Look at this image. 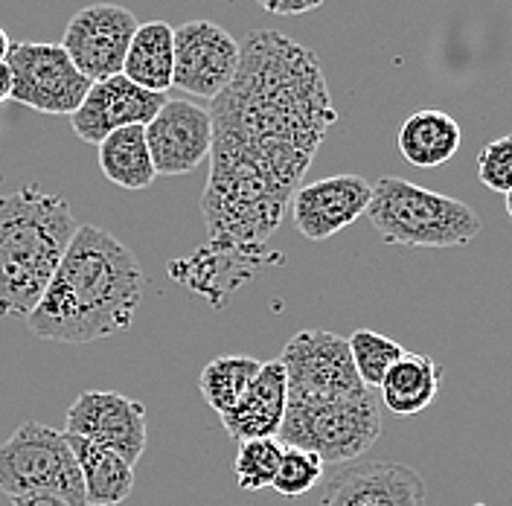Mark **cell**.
I'll use <instances>...</instances> for the list:
<instances>
[{
    "label": "cell",
    "mask_w": 512,
    "mask_h": 506,
    "mask_svg": "<svg viewBox=\"0 0 512 506\" xmlns=\"http://www.w3.org/2000/svg\"><path fill=\"white\" fill-rule=\"evenodd\" d=\"M166 99V94H152L134 85L123 73H117L91 85L85 102L70 117V126L82 143L99 146L108 134L120 128L149 126Z\"/></svg>",
    "instance_id": "15"
},
{
    "label": "cell",
    "mask_w": 512,
    "mask_h": 506,
    "mask_svg": "<svg viewBox=\"0 0 512 506\" xmlns=\"http://www.w3.org/2000/svg\"><path fill=\"white\" fill-rule=\"evenodd\" d=\"M460 143H463V131L457 120L437 108L416 111L399 128V152L416 169L443 166L457 155Z\"/></svg>",
    "instance_id": "18"
},
{
    "label": "cell",
    "mask_w": 512,
    "mask_h": 506,
    "mask_svg": "<svg viewBox=\"0 0 512 506\" xmlns=\"http://www.w3.org/2000/svg\"><path fill=\"white\" fill-rule=\"evenodd\" d=\"M259 367H262V361H256L251 355H219L201 370L198 390H201L204 402L222 416L245 396Z\"/></svg>",
    "instance_id": "22"
},
{
    "label": "cell",
    "mask_w": 512,
    "mask_h": 506,
    "mask_svg": "<svg viewBox=\"0 0 512 506\" xmlns=\"http://www.w3.org/2000/svg\"><path fill=\"white\" fill-rule=\"evenodd\" d=\"M143 294L146 274L140 259L108 230L79 224L24 323L38 341L94 344L131 329Z\"/></svg>",
    "instance_id": "2"
},
{
    "label": "cell",
    "mask_w": 512,
    "mask_h": 506,
    "mask_svg": "<svg viewBox=\"0 0 512 506\" xmlns=\"http://www.w3.org/2000/svg\"><path fill=\"white\" fill-rule=\"evenodd\" d=\"M259 9H265L268 15H283V18H294V15H306L312 9H320L323 0H256Z\"/></svg>",
    "instance_id": "27"
},
{
    "label": "cell",
    "mask_w": 512,
    "mask_h": 506,
    "mask_svg": "<svg viewBox=\"0 0 512 506\" xmlns=\"http://www.w3.org/2000/svg\"><path fill=\"white\" fill-rule=\"evenodd\" d=\"M446 367L437 364L431 355L405 352L379 384V399L396 416H414L434 405L440 396V379Z\"/></svg>",
    "instance_id": "17"
},
{
    "label": "cell",
    "mask_w": 512,
    "mask_h": 506,
    "mask_svg": "<svg viewBox=\"0 0 512 506\" xmlns=\"http://www.w3.org/2000/svg\"><path fill=\"white\" fill-rule=\"evenodd\" d=\"M0 492L6 498L56 495L70 506H88L85 483L67 434L27 419L0 443Z\"/></svg>",
    "instance_id": "6"
},
{
    "label": "cell",
    "mask_w": 512,
    "mask_h": 506,
    "mask_svg": "<svg viewBox=\"0 0 512 506\" xmlns=\"http://www.w3.org/2000/svg\"><path fill=\"white\" fill-rule=\"evenodd\" d=\"M99 169L120 190H149L158 178L146 146V126H128L108 134L99 146Z\"/></svg>",
    "instance_id": "21"
},
{
    "label": "cell",
    "mask_w": 512,
    "mask_h": 506,
    "mask_svg": "<svg viewBox=\"0 0 512 506\" xmlns=\"http://www.w3.org/2000/svg\"><path fill=\"white\" fill-rule=\"evenodd\" d=\"M379 402L376 390L350 399H288L277 440L312 451L332 466L355 463L382 437Z\"/></svg>",
    "instance_id": "5"
},
{
    "label": "cell",
    "mask_w": 512,
    "mask_h": 506,
    "mask_svg": "<svg viewBox=\"0 0 512 506\" xmlns=\"http://www.w3.org/2000/svg\"><path fill=\"white\" fill-rule=\"evenodd\" d=\"M283 457V443L277 437L271 440H248L239 443L236 460H233V475H236V486L245 492H259L268 489L274 483L277 466Z\"/></svg>",
    "instance_id": "24"
},
{
    "label": "cell",
    "mask_w": 512,
    "mask_h": 506,
    "mask_svg": "<svg viewBox=\"0 0 512 506\" xmlns=\"http://www.w3.org/2000/svg\"><path fill=\"white\" fill-rule=\"evenodd\" d=\"M478 178L486 190L507 195L512 190V134L486 143L478 155Z\"/></svg>",
    "instance_id": "26"
},
{
    "label": "cell",
    "mask_w": 512,
    "mask_h": 506,
    "mask_svg": "<svg viewBox=\"0 0 512 506\" xmlns=\"http://www.w3.org/2000/svg\"><path fill=\"white\" fill-rule=\"evenodd\" d=\"M320 506H428V483L408 463L364 460L323 483Z\"/></svg>",
    "instance_id": "12"
},
{
    "label": "cell",
    "mask_w": 512,
    "mask_h": 506,
    "mask_svg": "<svg viewBox=\"0 0 512 506\" xmlns=\"http://www.w3.org/2000/svg\"><path fill=\"white\" fill-rule=\"evenodd\" d=\"M67 443H70L73 457L79 463L88 506L123 504L134 489V466L126 463L120 454H114L102 445L88 443L82 437L67 434Z\"/></svg>",
    "instance_id": "20"
},
{
    "label": "cell",
    "mask_w": 512,
    "mask_h": 506,
    "mask_svg": "<svg viewBox=\"0 0 512 506\" xmlns=\"http://www.w3.org/2000/svg\"><path fill=\"white\" fill-rule=\"evenodd\" d=\"M172 70H175V27H169L166 21L140 24L128 44L123 76L152 94H166L172 88Z\"/></svg>",
    "instance_id": "19"
},
{
    "label": "cell",
    "mask_w": 512,
    "mask_h": 506,
    "mask_svg": "<svg viewBox=\"0 0 512 506\" xmlns=\"http://www.w3.org/2000/svg\"><path fill=\"white\" fill-rule=\"evenodd\" d=\"M6 64L12 73V99L53 117H73L94 85L76 70L62 44L50 41L12 44Z\"/></svg>",
    "instance_id": "7"
},
{
    "label": "cell",
    "mask_w": 512,
    "mask_h": 506,
    "mask_svg": "<svg viewBox=\"0 0 512 506\" xmlns=\"http://www.w3.org/2000/svg\"><path fill=\"white\" fill-rule=\"evenodd\" d=\"M12 506H70L56 495H21V498H12Z\"/></svg>",
    "instance_id": "28"
},
{
    "label": "cell",
    "mask_w": 512,
    "mask_h": 506,
    "mask_svg": "<svg viewBox=\"0 0 512 506\" xmlns=\"http://www.w3.org/2000/svg\"><path fill=\"white\" fill-rule=\"evenodd\" d=\"M504 207H507V219L512 222V190L504 195Z\"/></svg>",
    "instance_id": "31"
},
{
    "label": "cell",
    "mask_w": 512,
    "mask_h": 506,
    "mask_svg": "<svg viewBox=\"0 0 512 506\" xmlns=\"http://www.w3.org/2000/svg\"><path fill=\"white\" fill-rule=\"evenodd\" d=\"M12 99V73H9V64L0 62V105Z\"/></svg>",
    "instance_id": "29"
},
{
    "label": "cell",
    "mask_w": 512,
    "mask_h": 506,
    "mask_svg": "<svg viewBox=\"0 0 512 506\" xmlns=\"http://www.w3.org/2000/svg\"><path fill=\"white\" fill-rule=\"evenodd\" d=\"M323 460L312 451H303V448H291L283 445V457H280V466H277V475L271 489L286 498V501H297L303 495H309L323 477Z\"/></svg>",
    "instance_id": "25"
},
{
    "label": "cell",
    "mask_w": 512,
    "mask_h": 506,
    "mask_svg": "<svg viewBox=\"0 0 512 506\" xmlns=\"http://www.w3.org/2000/svg\"><path fill=\"white\" fill-rule=\"evenodd\" d=\"M64 434L102 445L134 466L149 443L146 408L143 402L114 390H88L67 408Z\"/></svg>",
    "instance_id": "10"
},
{
    "label": "cell",
    "mask_w": 512,
    "mask_h": 506,
    "mask_svg": "<svg viewBox=\"0 0 512 506\" xmlns=\"http://www.w3.org/2000/svg\"><path fill=\"white\" fill-rule=\"evenodd\" d=\"M207 111L213 149L201 216L216 268L201 277L204 294L233 291L265 265V245L338 123L315 50L277 30L245 35L236 76Z\"/></svg>",
    "instance_id": "1"
},
{
    "label": "cell",
    "mask_w": 512,
    "mask_h": 506,
    "mask_svg": "<svg viewBox=\"0 0 512 506\" xmlns=\"http://www.w3.org/2000/svg\"><path fill=\"white\" fill-rule=\"evenodd\" d=\"M137 27L140 24H137L134 12L126 6L94 3V6L79 9L67 21L62 47L85 79L99 82V79L123 73L128 44H131Z\"/></svg>",
    "instance_id": "9"
},
{
    "label": "cell",
    "mask_w": 512,
    "mask_h": 506,
    "mask_svg": "<svg viewBox=\"0 0 512 506\" xmlns=\"http://www.w3.org/2000/svg\"><path fill=\"white\" fill-rule=\"evenodd\" d=\"M384 245L466 248L483 230L480 216L460 198L425 190L405 178H382L364 213Z\"/></svg>",
    "instance_id": "4"
},
{
    "label": "cell",
    "mask_w": 512,
    "mask_h": 506,
    "mask_svg": "<svg viewBox=\"0 0 512 506\" xmlns=\"http://www.w3.org/2000/svg\"><path fill=\"white\" fill-rule=\"evenodd\" d=\"M146 146L158 175H190L210 160V111L190 99H166L146 126Z\"/></svg>",
    "instance_id": "14"
},
{
    "label": "cell",
    "mask_w": 512,
    "mask_h": 506,
    "mask_svg": "<svg viewBox=\"0 0 512 506\" xmlns=\"http://www.w3.org/2000/svg\"><path fill=\"white\" fill-rule=\"evenodd\" d=\"M9 50H12V41H9V32L0 27V62H6V56H9Z\"/></svg>",
    "instance_id": "30"
},
{
    "label": "cell",
    "mask_w": 512,
    "mask_h": 506,
    "mask_svg": "<svg viewBox=\"0 0 512 506\" xmlns=\"http://www.w3.org/2000/svg\"><path fill=\"white\" fill-rule=\"evenodd\" d=\"M288 399H350L370 387L358 379L347 338L326 329L297 332L280 355Z\"/></svg>",
    "instance_id": "8"
},
{
    "label": "cell",
    "mask_w": 512,
    "mask_h": 506,
    "mask_svg": "<svg viewBox=\"0 0 512 506\" xmlns=\"http://www.w3.org/2000/svg\"><path fill=\"white\" fill-rule=\"evenodd\" d=\"M76 227L64 195L35 184L0 195V317L32 315Z\"/></svg>",
    "instance_id": "3"
},
{
    "label": "cell",
    "mask_w": 512,
    "mask_h": 506,
    "mask_svg": "<svg viewBox=\"0 0 512 506\" xmlns=\"http://www.w3.org/2000/svg\"><path fill=\"white\" fill-rule=\"evenodd\" d=\"M347 344H350L355 373H358V379L364 381L370 390H379V384L387 376V370L405 355V349L399 347L393 338L379 335L373 329H355L350 338H347Z\"/></svg>",
    "instance_id": "23"
},
{
    "label": "cell",
    "mask_w": 512,
    "mask_h": 506,
    "mask_svg": "<svg viewBox=\"0 0 512 506\" xmlns=\"http://www.w3.org/2000/svg\"><path fill=\"white\" fill-rule=\"evenodd\" d=\"M373 184L355 172L329 175L294 192L288 210L300 236L309 242H326L344 227L355 224L370 207Z\"/></svg>",
    "instance_id": "13"
},
{
    "label": "cell",
    "mask_w": 512,
    "mask_h": 506,
    "mask_svg": "<svg viewBox=\"0 0 512 506\" xmlns=\"http://www.w3.org/2000/svg\"><path fill=\"white\" fill-rule=\"evenodd\" d=\"M288 384L286 370L280 361H265L259 373L245 390V396L222 413V425L230 440L248 443V440H271L280 434V425L286 419Z\"/></svg>",
    "instance_id": "16"
},
{
    "label": "cell",
    "mask_w": 512,
    "mask_h": 506,
    "mask_svg": "<svg viewBox=\"0 0 512 506\" xmlns=\"http://www.w3.org/2000/svg\"><path fill=\"white\" fill-rule=\"evenodd\" d=\"M242 44L213 21H187L175 27L172 85L184 94L216 99L233 82Z\"/></svg>",
    "instance_id": "11"
}]
</instances>
